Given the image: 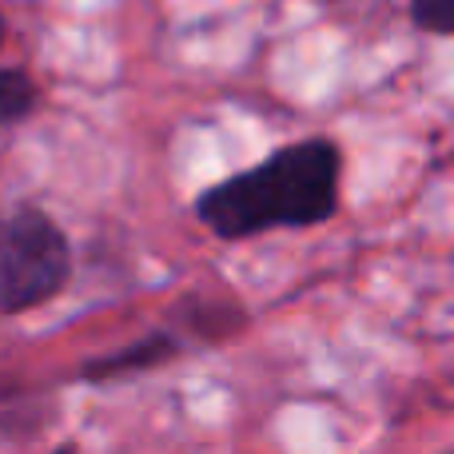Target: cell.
I'll use <instances>...</instances> for the list:
<instances>
[{
	"label": "cell",
	"mask_w": 454,
	"mask_h": 454,
	"mask_svg": "<svg viewBox=\"0 0 454 454\" xmlns=\"http://www.w3.org/2000/svg\"><path fill=\"white\" fill-rule=\"evenodd\" d=\"M72 279V251L60 223L40 207L0 220V315H20L60 295Z\"/></svg>",
	"instance_id": "2"
},
{
	"label": "cell",
	"mask_w": 454,
	"mask_h": 454,
	"mask_svg": "<svg viewBox=\"0 0 454 454\" xmlns=\"http://www.w3.org/2000/svg\"><path fill=\"white\" fill-rule=\"evenodd\" d=\"M411 24L431 36H450L454 32V0H407Z\"/></svg>",
	"instance_id": "4"
},
{
	"label": "cell",
	"mask_w": 454,
	"mask_h": 454,
	"mask_svg": "<svg viewBox=\"0 0 454 454\" xmlns=\"http://www.w3.org/2000/svg\"><path fill=\"white\" fill-rule=\"evenodd\" d=\"M343 152L327 136L275 148L267 160L196 196V220L220 239H251L279 227H315L339 212Z\"/></svg>",
	"instance_id": "1"
},
{
	"label": "cell",
	"mask_w": 454,
	"mask_h": 454,
	"mask_svg": "<svg viewBox=\"0 0 454 454\" xmlns=\"http://www.w3.org/2000/svg\"><path fill=\"white\" fill-rule=\"evenodd\" d=\"M0 44H4V16H0Z\"/></svg>",
	"instance_id": "5"
},
{
	"label": "cell",
	"mask_w": 454,
	"mask_h": 454,
	"mask_svg": "<svg viewBox=\"0 0 454 454\" xmlns=\"http://www.w3.org/2000/svg\"><path fill=\"white\" fill-rule=\"evenodd\" d=\"M327 4H335V0H327Z\"/></svg>",
	"instance_id": "6"
},
{
	"label": "cell",
	"mask_w": 454,
	"mask_h": 454,
	"mask_svg": "<svg viewBox=\"0 0 454 454\" xmlns=\"http://www.w3.org/2000/svg\"><path fill=\"white\" fill-rule=\"evenodd\" d=\"M40 104L36 80L24 68H0V128H12L28 120Z\"/></svg>",
	"instance_id": "3"
}]
</instances>
